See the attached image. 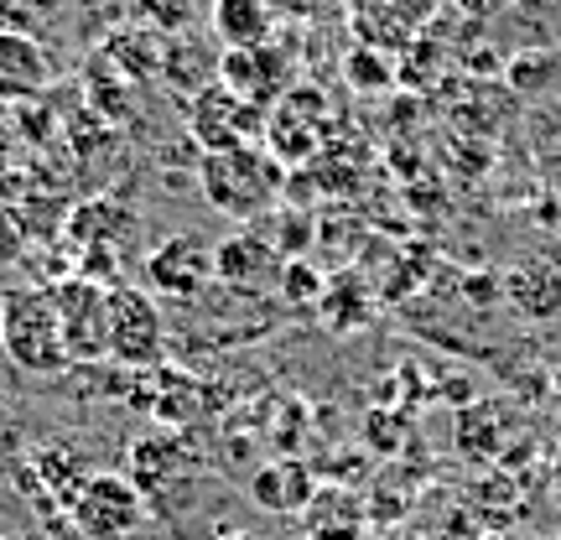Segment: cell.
Segmentation results:
<instances>
[{
  "instance_id": "obj_9",
  "label": "cell",
  "mask_w": 561,
  "mask_h": 540,
  "mask_svg": "<svg viewBox=\"0 0 561 540\" xmlns=\"http://www.w3.org/2000/svg\"><path fill=\"white\" fill-rule=\"evenodd\" d=\"M89 473H94V468H89L73 447H37V452H26L16 468L21 489L42 504H58L62 515H68V504H73V494L83 489Z\"/></svg>"
},
{
  "instance_id": "obj_5",
  "label": "cell",
  "mask_w": 561,
  "mask_h": 540,
  "mask_svg": "<svg viewBox=\"0 0 561 540\" xmlns=\"http://www.w3.org/2000/svg\"><path fill=\"white\" fill-rule=\"evenodd\" d=\"M68 525L83 540H136L146 525V494L125 473H89L68 504Z\"/></svg>"
},
{
  "instance_id": "obj_19",
  "label": "cell",
  "mask_w": 561,
  "mask_h": 540,
  "mask_svg": "<svg viewBox=\"0 0 561 540\" xmlns=\"http://www.w3.org/2000/svg\"><path fill=\"white\" fill-rule=\"evenodd\" d=\"M318 307H322V318L333 322L339 333H348V328H364V322H369V291H364V280H354V276L333 280V286L318 297Z\"/></svg>"
},
{
  "instance_id": "obj_4",
  "label": "cell",
  "mask_w": 561,
  "mask_h": 540,
  "mask_svg": "<svg viewBox=\"0 0 561 540\" xmlns=\"http://www.w3.org/2000/svg\"><path fill=\"white\" fill-rule=\"evenodd\" d=\"M265 115H271V110L240 100V94L219 79L193 89V100H187V130H193V140L203 146V157L240 151V146H261Z\"/></svg>"
},
{
  "instance_id": "obj_1",
  "label": "cell",
  "mask_w": 561,
  "mask_h": 540,
  "mask_svg": "<svg viewBox=\"0 0 561 540\" xmlns=\"http://www.w3.org/2000/svg\"><path fill=\"white\" fill-rule=\"evenodd\" d=\"M198 187L208 208H219L229 219H255L286 187V166H280L265 146H240V151H219V157H203L198 166Z\"/></svg>"
},
{
  "instance_id": "obj_16",
  "label": "cell",
  "mask_w": 561,
  "mask_h": 540,
  "mask_svg": "<svg viewBox=\"0 0 561 540\" xmlns=\"http://www.w3.org/2000/svg\"><path fill=\"white\" fill-rule=\"evenodd\" d=\"M182 468V447L172 437H140L130 441V473L125 479L136 483L146 499H157L161 483H167V473H178Z\"/></svg>"
},
{
  "instance_id": "obj_7",
  "label": "cell",
  "mask_w": 561,
  "mask_h": 540,
  "mask_svg": "<svg viewBox=\"0 0 561 540\" xmlns=\"http://www.w3.org/2000/svg\"><path fill=\"white\" fill-rule=\"evenodd\" d=\"M140 276H146V291L151 297H172V301H193L214 280V244L198 240V234H172V240H161L146 265H140Z\"/></svg>"
},
{
  "instance_id": "obj_11",
  "label": "cell",
  "mask_w": 561,
  "mask_h": 540,
  "mask_svg": "<svg viewBox=\"0 0 561 540\" xmlns=\"http://www.w3.org/2000/svg\"><path fill=\"white\" fill-rule=\"evenodd\" d=\"M312 489H318L312 462L271 458L265 468H255V479H250V499L261 504V509H271V515H301L307 499H312Z\"/></svg>"
},
{
  "instance_id": "obj_25",
  "label": "cell",
  "mask_w": 561,
  "mask_h": 540,
  "mask_svg": "<svg viewBox=\"0 0 561 540\" xmlns=\"http://www.w3.org/2000/svg\"><path fill=\"white\" fill-rule=\"evenodd\" d=\"M21 240H26V234H21L16 214H11V208H0V265L16 261V255H21Z\"/></svg>"
},
{
  "instance_id": "obj_30",
  "label": "cell",
  "mask_w": 561,
  "mask_h": 540,
  "mask_svg": "<svg viewBox=\"0 0 561 540\" xmlns=\"http://www.w3.org/2000/svg\"><path fill=\"white\" fill-rule=\"evenodd\" d=\"M473 540H504L500 530H473Z\"/></svg>"
},
{
  "instance_id": "obj_29",
  "label": "cell",
  "mask_w": 561,
  "mask_h": 540,
  "mask_svg": "<svg viewBox=\"0 0 561 540\" xmlns=\"http://www.w3.org/2000/svg\"><path fill=\"white\" fill-rule=\"evenodd\" d=\"M214 540H255V536H250V530H219Z\"/></svg>"
},
{
  "instance_id": "obj_17",
  "label": "cell",
  "mask_w": 561,
  "mask_h": 540,
  "mask_svg": "<svg viewBox=\"0 0 561 540\" xmlns=\"http://www.w3.org/2000/svg\"><path fill=\"white\" fill-rule=\"evenodd\" d=\"M453 441H458V452L468 462H494L500 458V416H494V405H468L458 416V432H453Z\"/></svg>"
},
{
  "instance_id": "obj_18",
  "label": "cell",
  "mask_w": 561,
  "mask_h": 540,
  "mask_svg": "<svg viewBox=\"0 0 561 540\" xmlns=\"http://www.w3.org/2000/svg\"><path fill=\"white\" fill-rule=\"evenodd\" d=\"M504 286H510V301L525 307L530 318H551V312L561 307V276L557 271H546V265H520Z\"/></svg>"
},
{
  "instance_id": "obj_20",
  "label": "cell",
  "mask_w": 561,
  "mask_h": 540,
  "mask_svg": "<svg viewBox=\"0 0 561 540\" xmlns=\"http://www.w3.org/2000/svg\"><path fill=\"white\" fill-rule=\"evenodd\" d=\"M343 73H348V83L354 89H364V94H380V89H390L396 83V58L390 53H380V47H354L348 53V62H343Z\"/></svg>"
},
{
  "instance_id": "obj_26",
  "label": "cell",
  "mask_w": 561,
  "mask_h": 540,
  "mask_svg": "<svg viewBox=\"0 0 561 540\" xmlns=\"http://www.w3.org/2000/svg\"><path fill=\"white\" fill-rule=\"evenodd\" d=\"M462 11H468V16H494V11H500L504 0H458Z\"/></svg>"
},
{
  "instance_id": "obj_15",
  "label": "cell",
  "mask_w": 561,
  "mask_h": 540,
  "mask_svg": "<svg viewBox=\"0 0 561 540\" xmlns=\"http://www.w3.org/2000/svg\"><path fill=\"white\" fill-rule=\"evenodd\" d=\"M301 525L307 530H369L364 494H354L348 483H318L307 509H301Z\"/></svg>"
},
{
  "instance_id": "obj_13",
  "label": "cell",
  "mask_w": 561,
  "mask_h": 540,
  "mask_svg": "<svg viewBox=\"0 0 561 540\" xmlns=\"http://www.w3.org/2000/svg\"><path fill=\"white\" fill-rule=\"evenodd\" d=\"M208 21H214V37L224 42V53H240V47H265L276 11H271V0H208Z\"/></svg>"
},
{
  "instance_id": "obj_27",
  "label": "cell",
  "mask_w": 561,
  "mask_h": 540,
  "mask_svg": "<svg viewBox=\"0 0 561 540\" xmlns=\"http://www.w3.org/2000/svg\"><path fill=\"white\" fill-rule=\"evenodd\" d=\"M307 540H364V530H307Z\"/></svg>"
},
{
  "instance_id": "obj_21",
  "label": "cell",
  "mask_w": 561,
  "mask_h": 540,
  "mask_svg": "<svg viewBox=\"0 0 561 540\" xmlns=\"http://www.w3.org/2000/svg\"><path fill=\"white\" fill-rule=\"evenodd\" d=\"M62 0H0V32L5 37H37L58 16Z\"/></svg>"
},
{
  "instance_id": "obj_8",
  "label": "cell",
  "mask_w": 561,
  "mask_h": 540,
  "mask_svg": "<svg viewBox=\"0 0 561 540\" xmlns=\"http://www.w3.org/2000/svg\"><path fill=\"white\" fill-rule=\"evenodd\" d=\"M328 115V100L318 89H286L276 100V110L265 115V151L280 166H297L318 151V125Z\"/></svg>"
},
{
  "instance_id": "obj_10",
  "label": "cell",
  "mask_w": 561,
  "mask_h": 540,
  "mask_svg": "<svg viewBox=\"0 0 561 540\" xmlns=\"http://www.w3.org/2000/svg\"><path fill=\"white\" fill-rule=\"evenodd\" d=\"M53 89V58L37 37H5L0 32V104H37Z\"/></svg>"
},
{
  "instance_id": "obj_3",
  "label": "cell",
  "mask_w": 561,
  "mask_h": 540,
  "mask_svg": "<svg viewBox=\"0 0 561 540\" xmlns=\"http://www.w3.org/2000/svg\"><path fill=\"white\" fill-rule=\"evenodd\" d=\"M104 318H110V359L125 369H157L167 354V322L146 286H110L104 291Z\"/></svg>"
},
{
  "instance_id": "obj_28",
  "label": "cell",
  "mask_w": 561,
  "mask_h": 540,
  "mask_svg": "<svg viewBox=\"0 0 561 540\" xmlns=\"http://www.w3.org/2000/svg\"><path fill=\"white\" fill-rule=\"evenodd\" d=\"M385 540H432V536H421V530H390Z\"/></svg>"
},
{
  "instance_id": "obj_22",
  "label": "cell",
  "mask_w": 561,
  "mask_h": 540,
  "mask_svg": "<svg viewBox=\"0 0 561 540\" xmlns=\"http://www.w3.org/2000/svg\"><path fill=\"white\" fill-rule=\"evenodd\" d=\"M276 280H280V297L297 301V307H307V301L322 297V276L312 271V265H301V261H286Z\"/></svg>"
},
{
  "instance_id": "obj_23",
  "label": "cell",
  "mask_w": 561,
  "mask_h": 540,
  "mask_svg": "<svg viewBox=\"0 0 561 540\" xmlns=\"http://www.w3.org/2000/svg\"><path fill=\"white\" fill-rule=\"evenodd\" d=\"M146 11H151L161 26H187V21L203 11V0H146Z\"/></svg>"
},
{
  "instance_id": "obj_24",
  "label": "cell",
  "mask_w": 561,
  "mask_h": 540,
  "mask_svg": "<svg viewBox=\"0 0 561 540\" xmlns=\"http://www.w3.org/2000/svg\"><path fill=\"white\" fill-rule=\"evenodd\" d=\"M364 437L375 441V447H390V441H396V447H401V437H405V426L401 421H390V411H369V421H364Z\"/></svg>"
},
{
  "instance_id": "obj_31",
  "label": "cell",
  "mask_w": 561,
  "mask_h": 540,
  "mask_svg": "<svg viewBox=\"0 0 561 540\" xmlns=\"http://www.w3.org/2000/svg\"><path fill=\"white\" fill-rule=\"evenodd\" d=\"M0 540H5V530H0Z\"/></svg>"
},
{
  "instance_id": "obj_2",
  "label": "cell",
  "mask_w": 561,
  "mask_h": 540,
  "mask_svg": "<svg viewBox=\"0 0 561 540\" xmlns=\"http://www.w3.org/2000/svg\"><path fill=\"white\" fill-rule=\"evenodd\" d=\"M0 348H5V359L16 364L21 375H37V380L68 369L58 312H53L47 286H11L0 297Z\"/></svg>"
},
{
  "instance_id": "obj_12",
  "label": "cell",
  "mask_w": 561,
  "mask_h": 540,
  "mask_svg": "<svg viewBox=\"0 0 561 540\" xmlns=\"http://www.w3.org/2000/svg\"><path fill=\"white\" fill-rule=\"evenodd\" d=\"M214 276L234 291H255L271 276H280L276 244H265L261 234H234V240L214 244Z\"/></svg>"
},
{
  "instance_id": "obj_6",
  "label": "cell",
  "mask_w": 561,
  "mask_h": 540,
  "mask_svg": "<svg viewBox=\"0 0 561 540\" xmlns=\"http://www.w3.org/2000/svg\"><path fill=\"white\" fill-rule=\"evenodd\" d=\"M53 297V312H58V333H62V359L68 369H83V364L110 359V318H104V286L83 276L53 280L47 286Z\"/></svg>"
},
{
  "instance_id": "obj_14",
  "label": "cell",
  "mask_w": 561,
  "mask_h": 540,
  "mask_svg": "<svg viewBox=\"0 0 561 540\" xmlns=\"http://www.w3.org/2000/svg\"><path fill=\"white\" fill-rule=\"evenodd\" d=\"M62 234L79 244V250H89V244L121 250V244L136 234V214L121 208V203H110V198H94V203H79V208L62 219Z\"/></svg>"
}]
</instances>
